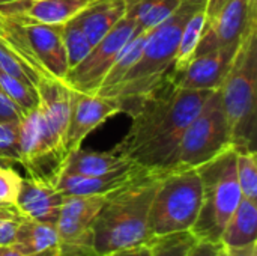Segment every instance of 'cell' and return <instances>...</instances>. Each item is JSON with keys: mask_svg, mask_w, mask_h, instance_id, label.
Here are the masks:
<instances>
[{"mask_svg": "<svg viewBox=\"0 0 257 256\" xmlns=\"http://www.w3.org/2000/svg\"><path fill=\"white\" fill-rule=\"evenodd\" d=\"M212 92L179 88L169 75L148 95L122 104L133 122L114 151L148 170H173L182 134Z\"/></svg>", "mask_w": 257, "mask_h": 256, "instance_id": "obj_1", "label": "cell"}, {"mask_svg": "<svg viewBox=\"0 0 257 256\" xmlns=\"http://www.w3.org/2000/svg\"><path fill=\"white\" fill-rule=\"evenodd\" d=\"M161 175L148 172L122 189L105 195L93 223L96 255L105 256L151 241L148 214Z\"/></svg>", "mask_w": 257, "mask_h": 256, "instance_id": "obj_2", "label": "cell"}, {"mask_svg": "<svg viewBox=\"0 0 257 256\" xmlns=\"http://www.w3.org/2000/svg\"><path fill=\"white\" fill-rule=\"evenodd\" d=\"M203 5H206V0H182L172 17L149 32L137 62L125 77L102 97L116 98L125 104L161 86L172 72L179 38L188 18Z\"/></svg>", "mask_w": 257, "mask_h": 256, "instance_id": "obj_3", "label": "cell"}, {"mask_svg": "<svg viewBox=\"0 0 257 256\" xmlns=\"http://www.w3.org/2000/svg\"><path fill=\"white\" fill-rule=\"evenodd\" d=\"M257 24L244 35L232 63L218 88L230 128L232 145L238 151L254 149L257 134Z\"/></svg>", "mask_w": 257, "mask_h": 256, "instance_id": "obj_4", "label": "cell"}, {"mask_svg": "<svg viewBox=\"0 0 257 256\" xmlns=\"http://www.w3.org/2000/svg\"><path fill=\"white\" fill-rule=\"evenodd\" d=\"M202 181V207L191 234L196 240L220 241L223 229L242 195L236 178V149L227 148L197 167Z\"/></svg>", "mask_w": 257, "mask_h": 256, "instance_id": "obj_5", "label": "cell"}, {"mask_svg": "<svg viewBox=\"0 0 257 256\" xmlns=\"http://www.w3.org/2000/svg\"><path fill=\"white\" fill-rule=\"evenodd\" d=\"M202 207V181L197 169H175L161 175L149 214V237L190 232Z\"/></svg>", "mask_w": 257, "mask_h": 256, "instance_id": "obj_6", "label": "cell"}, {"mask_svg": "<svg viewBox=\"0 0 257 256\" xmlns=\"http://www.w3.org/2000/svg\"><path fill=\"white\" fill-rule=\"evenodd\" d=\"M230 146H233L230 128L217 89L184 131L175 169H197Z\"/></svg>", "mask_w": 257, "mask_h": 256, "instance_id": "obj_7", "label": "cell"}, {"mask_svg": "<svg viewBox=\"0 0 257 256\" xmlns=\"http://www.w3.org/2000/svg\"><path fill=\"white\" fill-rule=\"evenodd\" d=\"M105 196H65L56 223L59 256H98L93 223Z\"/></svg>", "mask_w": 257, "mask_h": 256, "instance_id": "obj_8", "label": "cell"}, {"mask_svg": "<svg viewBox=\"0 0 257 256\" xmlns=\"http://www.w3.org/2000/svg\"><path fill=\"white\" fill-rule=\"evenodd\" d=\"M137 30L139 27L136 21L125 15L99 42L92 47L89 54L77 66L68 71L65 77L66 84L78 92L96 94L119 51Z\"/></svg>", "mask_w": 257, "mask_h": 256, "instance_id": "obj_9", "label": "cell"}, {"mask_svg": "<svg viewBox=\"0 0 257 256\" xmlns=\"http://www.w3.org/2000/svg\"><path fill=\"white\" fill-rule=\"evenodd\" d=\"M253 24H257V18L250 17L247 0H229L215 17L206 20L194 56L206 51H221L233 57L245 32Z\"/></svg>", "mask_w": 257, "mask_h": 256, "instance_id": "obj_10", "label": "cell"}, {"mask_svg": "<svg viewBox=\"0 0 257 256\" xmlns=\"http://www.w3.org/2000/svg\"><path fill=\"white\" fill-rule=\"evenodd\" d=\"M122 112V103L116 98L98 94H86L72 89L71 113L65 140L66 157L69 152L81 148L83 140L108 118Z\"/></svg>", "mask_w": 257, "mask_h": 256, "instance_id": "obj_11", "label": "cell"}, {"mask_svg": "<svg viewBox=\"0 0 257 256\" xmlns=\"http://www.w3.org/2000/svg\"><path fill=\"white\" fill-rule=\"evenodd\" d=\"M36 89L39 97L38 107L42 113L53 143L60 158L65 161V140L69 124L72 89L66 84L65 80L51 75L39 77V80L36 81Z\"/></svg>", "mask_w": 257, "mask_h": 256, "instance_id": "obj_12", "label": "cell"}, {"mask_svg": "<svg viewBox=\"0 0 257 256\" xmlns=\"http://www.w3.org/2000/svg\"><path fill=\"white\" fill-rule=\"evenodd\" d=\"M63 201L65 196L53 181L27 175L21 181L15 208L26 219L56 226Z\"/></svg>", "mask_w": 257, "mask_h": 256, "instance_id": "obj_13", "label": "cell"}, {"mask_svg": "<svg viewBox=\"0 0 257 256\" xmlns=\"http://www.w3.org/2000/svg\"><path fill=\"white\" fill-rule=\"evenodd\" d=\"M148 172L152 170H148L133 163L122 169L96 177L60 174L56 187L63 196H105L122 189L123 186L133 183L134 180L143 177Z\"/></svg>", "mask_w": 257, "mask_h": 256, "instance_id": "obj_14", "label": "cell"}, {"mask_svg": "<svg viewBox=\"0 0 257 256\" xmlns=\"http://www.w3.org/2000/svg\"><path fill=\"white\" fill-rule=\"evenodd\" d=\"M233 57L223 54L221 51H206L196 54L185 69L170 78L179 88L199 89V91H215L220 88Z\"/></svg>", "mask_w": 257, "mask_h": 256, "instance_id": "obj_15", "label": "cell"}, {"mask_svg": "<svg viewBox=\"0 0 257 256\" xmlns=\"http://www.w3.org/2000/svg\"><path fill=\"white\" fill-rule=\"evenodd\" d=\"M93 0H32L18 5L2 6L3 14L21 15L38 23L65 26L84 11Z\"/></svg>", "mask_w": 257, "mask_h": 256, "instance_id": "obj_16", "label": "cell"}, {"mask_svg": "<svg viewBox=\"0 0 257 256\" xmlns=\"http://www.w3.org/2000/svg\"><path fill=\"white\" fill-rule=\"evenodd\" d=\"M125 0H93L74 20L95 45L125 17Z\"/></svg>", "mask_w": 257, "mask_h": 256, "instance_id": "obj_17", "label": "cell"}, {"mask_svg": "<svg viewBox=\"0 0 257 256\" xmlns=\"http://www.w3.org/2000/svg\"><path fill=\"white\" fill-rule=\"evenodd\" d=\"M130 164L133 163L120 155L117 151H114V148L110 151H86L78 148L68 154L62 164L60 174L96 177L122 169Z\"/></svg>", "mask_w": 257, "mask_h": 256, "instance_id": "obj_18", "label": "cell"}, {"mask_svg": "<svg viewBox=\"0 0 257 256\" xmlns=\"http://www.w3.org/2000/svg\"><path fill=\"white\" fill-rule=\"evenodd\" d=\"M257 241V205L245 198L241 199L235 213L226 223L220 243L224 247H241Z\"/></svg>", "mask_w": 257, "mask_h": 256, "instance_id": "obj_19", "label": "cell"}, {"mask_svg": "<svg viewBox=\"0 0 257 256\" xmlns=\"http://www.w3.org/2000/svg\"><path fill=\"white\" fill-rule=\"evenodd\" d=\"M125 15L136 21L139 30H152L181 6L182 0H125Z\"/></svg>", "mask_w": 257, "mask_h": 256, "instance_id": "obj_20", "label": "cell"}, {"mask_svg": "<svg viewBox=\"0 0 257 256\" xmlns=\"http://www.w3.org/2000/svg\"><path fill=\"white\" fill-rule=\"evenodd\" d=\"M151 32V30H149ZM148 30H137L130 41L123 45V48L119 51L117 57L114 59L110 71L107 72L105 78L102 80L99 89H98V95H105L111 88H114L123 77L125 74L133 68V65L137 62V59L142 54L143 45L146 42V38L149 35Z\"/></svg>", "mask_w": 257, "mask_h": 256, "instance_id": "obj_21", "label": "cell"}, {"mask_svg": "<svg viewBox=\"0 0 257 256\" xmlns=\"http://www.w3.org/2000/svg\"><path fill=\"white\" fill-rule=\"evenodd\" d=\"M205 6H200L187 21L181 38H179V44H178V50L173 59V66H172V75L179 74L185 69V66L190 63V60L194 57L196 48L202 39V33L206 24V12H205Z\"/></svg>", "mask_w": 257, "mask_h": 256, "instance_id": "obj_22", "label": "cell"}, {"mask_svg": "<svg viewBox=\"0 0 257 256\" xmlns=\"http://www.w3.org/2000/svg\"><path fill=\"white\" fill-rule=\"evenodd\" d=\"M59 237L54 225L35 222L30 219H23L20 229H18V238L17 246L24 255L38 253L47 249L57 247Z\"/></svg>", "mask_w": 257, "mask_h": 256, "instance_id": "obj_23", "label": "cell"}, {"mask_svg": "<svg viewBox=\"0 0 257 256\" xmlns=\"http://www.w3.org/2000/svg\"><path fill=\"white\" fill-rule=\"evenodd\" d=\"M236 178L242 198L257 202V154L256 149H236Z\"/></svg>", "mask_w": 257, "mask_h": 256, "instance_id": "obj_24", "label": "cell"}, {"mask_svg": "<svg viewBox=\"0 0 257 256\" xmlns=\"http://www.w3.org/2000/svg\"><path fill=\"white\" fill-rule=\"evenodd\" d=\"M0 74H6L36 86L39 75L5 39L0 38Z\"/></svg>", "mask_w": 257, "mask_h": 256, "instance_id": "obj_25", "label": "cell"}, {"mask_svg": "<svg viewBox=\"0 0 257 256\" xmlns=\"http://www.w3.org/2000/svg\"><path fill=\"white\" fill-rule=\"evenodd\" d=\"M0 91H3L24 113L38 106V89L33 83L0 74Z\"/></svg>", "mask_w": 257, "mask_h": 256, "instance_id": "obj_26", "label": "cell"}, {"mask_svg": "<svg viewBox=\"0 0 257 256\" xmlns=\"http://www.w3.org/2000/svg\"><path fill=\"white\" fill-rule=\"evenodd\" d=\"M63 44L66 51L68 68L72 69L77 66L92 50V44L81 27L75 23V20L66 23L63 26Z\"/></svg>", "mask_w": 257, "mask_h": 256, "instance_id": "obj_27", "label": "cell"}, {"mask_svg": "<svg viewBox=\"0 0 257 256\" xmlns=\"http://www.w3.org/2000/svg\"><path fill=\"white\" fill-rule=\"evenodd\" d=\"M196 241L191 232L170 234L149 241L151 256H187L188 249Z\"/></svg>", "mask_w": 257, "mask_h": 256, "instance_id": "obj_28", "label": "cell"}, {"mask_svg": "<svg viewBox=\"0 0 257 256\" xmlns=\"http://www.w3.org/2000/svg\"><path fill=\"white\" fill-rule=\"evenodd\" d=\"M21 122H0V160L20 163Z\"/></svg>", "mask_w": 257, "mask_h": 256, "instance_id": "obj_29", "label": "cell"}, {"mask_svg": "<svg viewBox=\"0 0 257 256\" xmlns=\"http://www.w3.org/2000/svg\"><path fill=\"white\" fill-rule=\"evenodd\" d=\"M23 177L11 167V164H0V204L15 205L21 189Z\"/></svg>", "mask_w": 257, "mask_h": 256, "instance_id": "obj_30", "label": "cell"}, {"mask_svg": "<svg viewBox=\"0 0 257 256\" xmlns=\"http://www.w3.org/2000/svg\"><path fill=\"white\" fill-rule=\"evenodd\" d=\"M24 112L3 92L0 91V122H21Z\"/></svg>", "mask_w": 257, "mask_h": 256, "instance_id": "obj_31", "label": "cell"}, {"mask_svg": "<svg viewBox=\"0 0 257 256\" xmlns=\"http://www.w3.org/2000/svg\"><path fill=\"white\" fill-rule=\"evenodd\" d=\"M26 219V217H23ZM23 219H6L0 217V246H14L17 244L18 229Z\"/></svg>", "mask_w": 257, "mask_h": 256, "instance_id": "obj_32", "label": "cell"}, {"mask_svg": "<svg viewBox=\"0 0 257 256\" xmlns=\"http://www.w3.org/2000/svg\"><path fill=\"white\" fill-rule=\"evenodd\" d=\"M221 243L209 240H196L188 249L187 256H221Z\"/></svg>", "mask_w": 257, "mask_h": 256, "instance_id": "obj_33", "label": "cell"}, {"mask_svg": "<svg viewBox=\"0 0 257 256\" xmlns=\"http://www.w3.org/2000/svg\"><path fill=\"white\" fill-rule=\"evenodd\" d=\"M221 256H257V241L247 244V246H241V247H224L223 246Z\"/></svg>", "mask_w": 257, "mask_h": 256, "instance_id": "obj_34", "label": "cell"}, {"mask_svg": "<svg viewBox=\"0 0 257 256\" xmlns=\"http://www.w3.org/2000/svg\"><path fill=\"white\" fill-rule=\"evenodd\" d=\"M105 256H151V246L148 243V244L134 246V247H128V249H120V250L111 252Z\"/></svg>", "mask_w": 257, "mask_h": 256, "instance_id": "obj_35", "label": "cell"}, {"mask_svg": "<svg viewBox=\"0 0 257 256\" xmlns=\"http://www.w3.org/2000/svg\"><path fill=\"white\" fill-rule=\"evenodd\" d=\"M229 0H206V6H205V12H206V20L215 17L227 3Z\"/></svg>", "mask_w": 257, "mask_h": 256, "instance_id": "obj_36", "label": "cell"}, {"mask_svg": "<svg viewBox=\"0 0 257 256\" xmlns=\"http://www.w3.org/2000/svg\"><path fill=\"white\" fill-rule=\"evenodd\" d=\"M0 256H24L17 244L14 246H0Z\"/></svg>", "mask_w": 257, "mask_h": 256, "instance_id": "obj_37", "label": "cell"}, {"mask_svg": "<svg viewBox=\"0 0 257 256\" xmlns=\"http://www.w3.org/2000/svg\"><path fill=\"white\" fill-rule=\"evenodd\" d=\"M248 14L251 18H257V0H247Z\"/></svg>", "mask_w": 257, "mask_h": 256, "instance_id": "obj_38", "label": "cell"}, {"mask_svg": "<svg viewBox=\"0 0 257 256\" xmlns=\"http://www.w3.org/2000/svg\"><path fill=\"white\" fill-rule=\"evenodd\" d=\"M32 0H0V8L2 6H9V5H18V3H26Z\"/></svg>", "mask_w": 257, "mask_h": 256, "instance_id": "obj_39", "label": "cell"}, {"mask_svg": "<svg viewBox=\"0 0 257 256\" xmlns=\"http://www.w3.org/2000/svg\"><path fill=\"white\" fill-rule=\"evenodd\" d=\"M6 33V27H5V14L0 11V38L3 39Z\"/></svg>", "mask_w": 257, "mask_h": 256, "instance_id": "obj_40", "label": "cell"}, {"mask_svg": "<svg viewBox=\"0 0 257 256\" xmlns=\"http://www.w3.org/2000/svg\"><path fill=\"white\" fill-rule=\"evenodd\" d=\"M0 163H8V161H5V160H0ZM9 164H12V163H9Z\"/></svg>", "mask_w": 257, "mask_h": 256, "instance_id": "obj_41", "label": "cell"}]
</instances>
